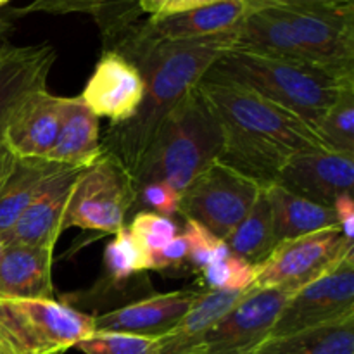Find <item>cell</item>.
Listing matches in <instances>:
<instances>
[{
    "instance_id": "d6a6232c",
    "label": "cell",
    "mask_w": 354,
    "mask_h": 354,
    "mask_svg": "<svg viewBox=\"0 0 354 354\" xmlns=\"http://www.w3.org/2000/svg\"><path fill=\"white\" fill-rule=\"evenodd\" d=\"M127 0H33L30 6L17 9V16L23 17L26 14L33 12H47V14H92L93 17L99 16L106 9Z\"/></svg>"
},
{
    "instance_id": "f1b7e54d",
    "label": "cell",
    "mask_w": 354,
    "mask_h": 354,
    "mask_svg": "<svg viewBox=\"0 0 354 354\" xmlns=\"http://www.w3.org/2000/svg\"><path fill=\"white\" fill-rule=\"evenodd\" d=\"M182 234L185 235L187 244H189V265L199 273L211 263L232 252L223 239L216 237L213 232L194 220H185Z\"/></svg>"
},
{
    "instance_id": "f35d334b",
    "label": "cell",
    "mask_w": 354,
    "mask_h": 354,
    "mask_svg": "<svg viewBox=\"0 0 354 354\" xmlns=\"http://www.w3.org/2000/svg\"><path fill=\"white\" fill-rule=\"evenodd\" d=\"M270 2L289 3V6H346L354 0H270Z\"/></svg>"
},
{
    "instance_id": "d6986e66",
    "label": "cell",
    "mask_w": 354,
    "mask_h": 354,
    "mask_svg": "<svg viewBox=\"0 0 354 354\" xmlns=\"http://www.w3.org/2000/svg\"><path fill=\"white\" fill-rule=\"evenodd\" d=\"M54 249L6 244L0 252V299H54Z\"/></svg>"
},
{
    "instance_id": "e575fe53",
    "label": "cell",
    "mask_w": 354,
    "mask_h": 354,
    "mask_svg": "<svg viewBox=\"0 0 354 354\" xmlns=\"http://www.w3.org/2000/svg\"><path fill=\"white\" fill-rule=\"evenodd\" d=\"M185 263H189V244L182 232L165 248L151 252V270L180 268Z\"/></svg>"
},
{
    "instance_id": "7c38bea8",
    "label": "cell",
    "mask_w": 354,
    "mask_h": 354,
    "mask_svg": "<svg viewBox=\"0 0 354 354\" xmlns=\"http://www.w3.org/2000/svg\"><path fill=\"white\" fill-rule=\"evenodd\" d=\"M277 185L289 192L332 207L342 194H353L354 156L328 147L294 154L280 171Z\"/></svg>"
},
{
    "instance_id": "8d00e7d4",
    "label": "cell",
    "mask_w": 354,
    "mask_h": 354,
    "mask_svg": "<svg viewBox=\"0 0 354 354\" xmlns=\"http://www.w3.org/2000/svg\"><path fill=\"white\" fill-rule=\"evenodd\" d=\"M17 162V156L14 154L12 149L9 147L3 138H0V189L3 187V183L7 182V178L12 173L14 166Z\"/></svg>"
},
{
    "instance_id": "5b68a950",
    "label": "cell",
    "mask_w": 354,
    "mask_h": 354,
    "mask_svg": "<svg viewBox=\"0 0 354 354\" xmlns=\"http://www.w3.org/2000/svg\"><path fill=\"white\" fill-rule=\"evenodd\" d=\"M209 71L248 86L313 127L341 90L354 83V78H339L313 66L242 48H232L221 55Z\"/></svg>"
},
{
    "instance_id": "ba28073f",
    "label": "cell",
    "mask_w": 354,
    "mask_h": 354,
    "mask_svg": "<svg viewBox=\"0 0 354 354\" xmlns=\"http://www.w3.org/2000/svg\"><path fill=\"white\" fill-rule=\"evenodd\" d=\"M349 256H354V242L348 241L339 227L282 241L254 266L252 287L297 292L337 268Z\"/></svg>"
},
{
    "instance_id": "2e32d148",
    "label": "cell",
    "mask_w": 354,
    "mask_h": 354,
    "mask_svg": "<svg viewBox=\"0 0 354 354\" xmlns=\"http://www.w3.org/2000/svg\"><path fill=\"white\" fill-rule=\"evenodd\" d=\"M85 168H66L50 185L28 206L9 232L6 244L54 249L59 235L64 232V216L75 190L76 180Z\"/></svg>"
},
{
    "instance_id": "4316f807",
    "label": "cell",
    "mask_w": 354,
    "mask_h": 354,
    "mask_svg": "<svg viewBox=\"0 0 354 354\" xmlns=\"http://www.w3.org/2000/svg\"><path fill=\"white\" fill-rule=\"evenodd\" d=\"M328 149L354 156V83H349L317 123Z\"/></svg>"
},
{
    "instance_id": "277c9868",
    "label": "cell",
    "mask_w": 354,
    "mask_h": 354,
    "mask_svg": "<svg viewBox=\"0 0 354 354\" xmlns=\"http://www.w3.org/2000/svg\"><path fill=\"white\" fill-rule=\"evenodd\" d=\"M197 85L180 100L145 152L133 176L137 190L161 182L183 194L199 173L220 159V123Z\"/></svg>"
},
{
    "instance_id": "44dd1931",
    "label": "cell",
    "mask_w": 354,
    "mask_h": 354,
    "mask_svg": "<svg viewBox=\"0 0 354 354\" xmlns=\"http://www.w3.org/2000/svg\"><path fill=\"white\" fill-rule=\"evenodd\" d=\"M99 120L82 97H68L57 138L47 159L68 168H88L93 165L102 154Z\"/></svg>"
},
{
    "instance_id": "5bb4252c",
    "label": "cell",
    "mask_w": 354,
    "mask_h": 354,
    "mask_svg": "<svg viewBox=\"0 0 354 354\" xmlns=\"http://www.w3.org/2000/svg\"><path fill=\"white\" fill-rule=\"evenodd\" d=\"M201 294L203 290L185 289L145 296L127 306L93 317V327L102 332H123L158 339L185 317Z\"/></svg>"
},
{
    "instance_id": "74e56055",
    "label": "cell",
    "mask_w": 354,
    "mask_h": 354,
    "mask_svg": "<svg viewBox=\"0 0 354 354\" xmlns=\"http://www.w3.org/2000/svg\"><path fill=\"white\" fill-rule=\"evenodd\" d=\"M19 19L17 9L14 7H0V44L7 38V35L14 30V23Z\"/></svg>"
},
{
    "instance_id": "8fae6325",
    "label": "cell",
    "mask_w": 354,
    "mask_h": 354,
    "mask_svg": "<svg viewBox=\"0 0 354 354\" xmlns=\"http://www.w3.org/2000/svg\"><path fill=\"white\" fill-rule=\"evenodd\" d=\"M354 317V256L297 290L283 306L270 337L294 334Z\"/></svg>"
},
{
    "instance_id": "52a82bcc",
    "label": "cell",
    "mask_w": 354,
    "mask_h": 354,
    "mask_svg": "<svg viewBox=\"0 0 354 354\" xmlns=\"http://www.w3.org/2000/svg\"><path fill=\"white\" fill-rule=\"evenodd\" d=\"M135 199L133 175L120 159L102 151L100 158L83 169L76 180L64 216V230L78 227L114 235L124 227Z\"/></svg>"
},
{
    "instance_id": "d590c367",
    "label": "cell",
    "mask_w": 354,
    "mask_h": 354,
    "mask_svg": "<svg viewBox=\"0 0 354 354\" xmlns=\"http://www.w3.org/2000/svg\"><path fill=\"white\" fill-rule=\"evenodd\" d=\"M341 234L354 242V199L353 194H342L332 204Z\"/></svg>"
},
{
    "instance_id": "f546056e",
    "label": "cell",
    "mask_w": 354,
    "mask_h": 354,
    "mask_svg": "<svg viewBox=\"0 0 354 354\" xmlns=\"http://www.w3.org/2000/svg\"><path fill=\"white\" fill-rule=\"evenodd\" d=\"M154 337L123 334V332L93 330L75 348L85 354H147L154 346Z\"/></svg>"
},
{
    "instance_id": "484cf974",
    "label": "cell",
    "mask_w": 354,
    "mask_h": 354,
    "mask_svg": "<svg viewBox=\"0 0 354 354\" xmlns=\"http://www.w3.org/2000/svg\"><path fill=\"white\" fill-rule=\"evenodd\" d=\"M151 272V252L124 225L114 234L104 251V280L106 286L121 289L137 275Z\"/></svg>"
},
{
    "instance_id": "7a4b0ae2",
    "label": "cell",
    "mask_w": 354,
    "mask_h": 354,
    "mask_svg": "<svg viewBox=\"0 0 354 354\" xmlns=\"http://www.w3.org/2000/svg\"><path fill=\"white\" fill-rule=\"evenodd\" d=\"M199 90L221 130L220 161L270 187L297 152L327 147L317 128L237 82L207 71Z\"/></svg>"
},
{
    "instance_id": "ac0fdd59",
    "label": "cell",
    "mask_w": 354,
    "mask_h": 354,
    "mask_svg": "<svg viewBox=\"0 0 354 354\" xmlns=\"http://www.w3.org/2000/svg\"><path fill=\"white\" fill-rule=\"evenodd\" d=\"M252 7V0H221L173 16L149 17L144 28L159 40H197L237 30Z\"/></svg>"
},
{
    "instance_id": "83f0119b",
    "label": "cell",
    "mask_w": 354,
    "mask_h": 354,
    "mask_svg": "<svg viewBox=\"0 0 354 354\" xmlns=\"http://www.w3.org/2000/svg\"><path fill=\"white\" fill-rule=\"evenodd\" d=\"M201 275L206 290L234 292V290L251 289L254 283V266L241 256L230 252L225 258L206 266Z\"/></svg>"
},
{
    "instance_id": "ab89813d",
    "label": "cell",
    "mask_w": 354,
    "mask_h": 354,
    "mask_svg": "<svg viewBox=\"0 0 354 354\" xmlns=\"http://www.w3.org/2000/svg\"><path fill=\"white\" fill-rule=\"evenodd\" d=\"M3 248H6V242H3V237L0 235V252L3 251Z\"/></svg>"
},
{
    "instance_id": "30bf717a",
    "label": "cell",
    "mask_w": 354,
    "mask_h": 354,
    "mask_svg": "<svg viewBox=\"0 0 354 354\" xmlns=\"http://www.w3.org/2000/svg\"><path fill=\"white\" fill-rule=\"evenodd\" d=\"M294 294L252 287L206 332L201 354H252L270 337L280 311Z\"/></svg>"
},
{
    "instance_id": "6da1fadb",
    "label": "cell",
    "mask_w": 354,
    "mask_h": 354,
    "mask_svg": "<svg viewBox=\"0 0 354 354\" xmlns=\"http://www.w3.org/2000/svg\"><path fill=\"white\" fill-rule=\"evenodd\" d=\"M234 44L235 30L197 40H159L145 31L144 21L104 40V48L124 55L140 71L144 97L130 120L109 124L100 138L102 151L120 159L135 176L169 114Z\"/></svg>"
},
{
    "instance_id": "4fadbf2b",
    "label": "cell",
    "mask_w": 354,
    "mask_h": 354,
    "mask_svg": "<svg viewBox=\"0 0 354 354\" xmlns=\"http://www.w3.org/2000/svg\"><path fill=\"white\" fill-rule=\"evenodd\" d=\"M80 97L97 118L120 124L137 113L144 97V80L124 55L104 48Z\"/></svg>"
},
{
    "instance_id": "d4e9b609",
    "label": "cell",
    "mask_w": 354,
    "mask_h": 354,
    "mask_svg": "<svg viewBox=\"0 0 354 354\" xmlns=\"http://www.w3.org/2000/svg\"><path fill=\"white\" fill-rule=\"evenodd\" d=\"M225 242L234 254L244 258L252 266L259 265L279 244L275 237L273 211L266 187L261 190L244 220L237 225V228Z\"/></svg>"
},
{
    "instance_id": "1f68e13d",
    "label": "cell",
    "mask_w": 354,
    "mask_h": 354,
    "mask_svg": "<svg viewBox=\"0 0 354 354\" xmlns=\"http://www.w3.org/2000/svg\"><path fill=\"white\" fill-rule=\"evenodd\" d=\"M180 201H182V194L176 192L168 183H145L137 190L133 211L135 213L137 211H152V213L173 218L180 213Z\"/></svg>"
},
{
    "instance_id": "836d02e7",
    "label": "cell",
    "mask_w": 354,
    "mask_h": 354,
    "mask_svg": "<svg viewBox=\"0 0 354 354\" xmlns=\"http://www.w3.org/2000/svg\"><path fill=\"white\" fill-rule=\"evenodd\" d=\"M216 2H221V0H135L138 10L142 14H147L151 19L187 12V10L211 6Z\"/></svg>"
},
{
    "instance_id": "e0dca14e",
    "label": "cell",
    "mask_w": 354,
    "mask_h": 354,
    "mask_svg": "<svg viewBox=\"0 0 354 354\" xmlns=\"http://www.w3.org/2000/svg\"><path fill=\"white\" fill-rule=\"evenodd\" d=\"M68 97L41 88L16 109L3 131V140L17 158H47L57 138Z\"/></svg>"
},
{
    "instance_id": "9a60e30c",
    "label": "cell",
    "mask_w": 354,
    "mask_h": 354,
    "mask_svg": "<svg viewBox=\"0 0 354 354\" xmlns=\"http://www.w3.org/2000/svg\"><path fill=\"white\" fill-rule=\"evenodd\" d=\"M55 48L50 44L14 45L0 44V138L17 107L41 88L54 66Z\"/></svg>"
},
{
    "instance_id": "3957f363",
    "label": "cell",
    "mask_w": 354,
    "mask_h": 354,
    "mask_svg": "<svg viewBox=\"0 0 354 354\" xmlns=\"http://www.w3.org/2000/svg\"><path fill=\"white\" fill-rule=\"evenodd\" d=\"M234 48L273 55L354 78V3L289 6L252 0Z\"/></svg>"
},
{
    "instance_id": "b9f144b4",
    "label": "cell",
    "mask_w": 354,
    "mask_h": 354,
    "mask_svg": "<svg viewBox=\"0 0 354 354\" xmlns=\"http://www.w3.org/2000/svg\"><path fill=\"white\" fill-rule=\"evenodd\" d=\"M0 354H12V353H9V351H7V349L0 348Z\"/></svg>"
},
{
    "instance_id": "4dcf8cb0",
    "label": "cell",
    "mask_w": 354,
    "mask_h": 354,
    "mask_svg": "<svg viewBox=\"0 0 354 354\" xmlns=\"http://www.w3.org/2000/svg\"><path fill=\"white\" fill-rule=\"evenodd\" d=\"M135 237L142 242L149 252H156L165 248L180 234V227L173 218L152 213V211H137L128 225Z\"/></svg>"
},
{
    "instance_id": "603a6c76",
    "label": "cell",
    "mask_w": 354,
    "mask_h": 354,
    "mask_svg": "<svg viewBox=\"0 0 354 354\" xmlns=\"http://www.w3.org/2000/svg\"><path fill=\"white\" fill-rule=\"evenodd\" d=\"M266 194L272 204L277 242L301 237L324 228L337 227L334 207L322 206L313 201L304 199L277 183L266 187Z\"/></svg>"
},
{
    "instance_id": "7402d4cb",
    "label": "cell",
    "mask_w": 354,
    "mask_h": 354,
    "mask_svg": "<svg viewBox=\"0 0 354 354\" xmlns=\"http://www.w3.org/2000/svg\"><path fill=\"white\" fill-rule=\"evenodd\" d=\"M68 166L47 158H17L12 173L0 189V235L12 228L17 218Z\"/></svg>"
},
{
    "instance_id": "8992f818",
    "label": "cell",
    "mask_w": 354,
    "mask_h": 354,
    "mask_svg": "<svg viewBox=\"0 0 354 354\" xmlns=\"http://www.w3.org/2000/svg\"><path fill=\"white\" fill-rule=\"evenodd\" d=\"M95 330L93 317L55 299H0V348L62 354Z\"/></svg>"
},
{
    "instance_id": "ffe728a7",
    "label": "cell",
    "mask_w": 354,
    "mask_h": 354,
    "mask_svg": "<svg viewBox=\"0 0 354 354\" xmlns=\"http://www.w3.org/2000/svg\"><path fill=\"white\" fill-rule=\"evenodd\" d=\"M251 289L234 292L203 290L185 317L171 330L156 339L147 354H201V342L206 332Z\"/></svg>"
},
{
    "instance_id": "60d3db41",
    "label": "cell",
    "mask_w": 354,
    "mask_h": 354,
    "mask_svg": "<svg viewBox=\"0 0 354 354\" xmlns=\"http://www.w3.org/2000/svg\"><path fill=\"white\" fill-rule=\"evenodd\" d=\"M10 0H0V7H7V3H9Z\"/></svg>"
},
{
    "instance_id": "cb8c5ba5",
    "label": "cell",
    "mask_w": 354,
    "mask_h": 354,
    "mask_svg": "<svg viewBox=\"0 0 354 354\" xmlns=\"http://www.w3.org/2000/svg\"><path fill=\"white\" fill-rule=\"evenodd\" d=\"M252 354H354V317L268 337Z\"/></svg>"
},
{
    "instance_id": "9c48e42d",
    "label": "cell",
    "mask_w": 354,
    "mask_h": 354,
    "mask_svg": "<svg viewBox=\"0 0 354 354\" xmlns=\"http://www.w3.org/2000/svg\"><path fill=\"white\" fill-rule=\"evenodd\" d=\"M263 189L244 173L216 159L183 190L178 214L227 241Z\"/></svg>"
}]
</instances>
